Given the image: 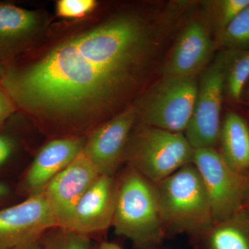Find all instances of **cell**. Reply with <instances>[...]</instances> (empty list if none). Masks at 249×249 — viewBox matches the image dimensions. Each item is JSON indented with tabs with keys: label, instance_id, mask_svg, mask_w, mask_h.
Returning a JSON list of instances; mask_svg holds the SVG:
<instances>
[{
	"label": "cell",
	"instance_id": "obj_1",
	"mask_svg": "<svg viewBox=\"0 0 249 249\" xmlns=\"http://www.w3.org/2000/svg\"><path fill=\"white\" fill-rule=\"evenodd\" d=\"M186 16L178 1L116 15L72 37L2 84L26 110L74 119L111 110L150 77Z\"/></svg>",
	"mask_w": 249,
	"mask_h": 249
},
{
	"label": "cell",
	"instance_id": "obj_2",
	"mask_svg": "<svg viewBox=\"0 0 249 249\" xmlns=\"http://www.w3.org/2000/svg\"><path fill=\"white\" fill-rule=\"evenodd\" d=\"M155 185L165 231L199 236L213 224L207 192L193 163Z\"/></svg>",
	"mask_w": 249,
	"mask_h": 249
},
{
	"label": "cell",
	"instance_id": "obj_3",
	"mask_svg": "<svg viewBox=\"0 0 249 249\" xmlns=\"http://www.w3.org/2000/svg\"><path fill=\"white\" fill-rule=\"evenodd\" d=\"M117 235L140 246L155 245L166 233L155 183L127 166L118 178L112 226Z\"/></svg>",
	"mask_w": 249,
	"mask_h": 249
},
{
	"label": "cell",
	"instance_id": "obj_4",
	"mask_svg": "<svg viewBox=\"0 0 249 249\" xmlns=\"http://www.w3.org/2000/svg\"><path fill=\"white\" fill-rule=\"evenodd\" d=\"M195 150L183 133L142 125L130 136L124 161L151 182H160L193 163Z\"/></svg>",
	"mask_w": 249,
	"mask_h": 249
},
{
	"label": "cell",
	"instance_id": "obj_5",
	"mask_svg": "<svg viewBox=\"0 0 249 249\" xmlns=\"http://www.w3.org/2000/svg\"><path fill=\"white\" fill-rule=\"evenodd\" d=\"M232 53L221 49L198 76L194 110L183 133L194 150L215 148L219 142L226 72Z\"/></svg>",
	"mask_w": 249,
	"mask_h": 249
},
{
	"label": "cell",
	"instance_id": "obj_6",
	"mask_svg": "<svg viewBox=\"0 0 249 249\" xmlns=\"http://www.w3.org/2000/svg\"><path fill=\"white\" fill-rule=\"evenodd\" d=\"M197 86L198 76H161L137 107L141 124L184 133L194 110Z\"/></svg>",
	"mask_w": 249,
	"mask_h": 249
},
{
	"label": "cell",
	"instance_id": "obj_7",
	"mask_svg": "<svg viewBox=\"0 0 249 249\" xmlns=\"http://www.w3.org/2000/svg\"><path fill=\"white\" fill-rule=\"evenodd\" d=\"M193 163L207 192L214 222L229 219L242 211L247 176L231 168L216 148L195 150Z\"/></svg>",
	"mask_w": 249,
	"mask_h": 249
},
{
	"label": "cell",
	"instance_id": "obj_8",
	"mask_svg": "<svg viewBox=\"0 0 249 249\" xmlns=\"http://www.w3.org/2000/svg\"><path fill=\"white\" fill-rule=\"evenodd\" d=\"M186 20L160 67L161 76H199L218 47L207 12Z\"/></svg>",
	"mask_w": 249,
	"mask_h": 249
},
{
	"label": "cell",
	"instance_id": "obj_9",
	"mask_svg": "<svg viewBox=\"0 0 249 249\" xmlns=\"http://www.w3.org/2000/svg\"><path fill=\"white\" fill-rule=\"evenodd\" d=\"M100 176L97 168L83 150L48 183L42 193L57 227L69 229L77 205Z\"/></svg>",
	"mask_w": 249,
	"mask_h": 249
},
{
	"label": "cell",
	"instance_id": "obj_10",
	"mask_svg": "<svg viewBox=\"0 0 249 249\" xmlns=\"http://www.w3.org/2000/svg\"><path fill=\"white\" fill-rule=\"evenodd\" d=\"M57 223L43 193L0 211V249H15L40 240Z\"/></svg>",
	"mask_w": 249,
	"mask_h": 249
},
{
	"label": "cell",
	"instance_id": "obj_11",
	"mask_svg": "<svg viewBox=\"0 0 249 249\" xmlns=\"http://www.w3.org/2000/svg\"><path fill=\"white\" fill-rule=\"evenodd\" d=\"M138 119L137 107L130 106L93 131L83 153L101 175H116L124 162V150Z\"/></svg>",
	"mask_w": 249,
	"mask_h": 249
},
{
	"label": "cell",
	"instance_id": "obj_12",
	"mask_svg": "<svg viewBox=\"0 0 249 249\" xmlns=\"http://www.w3.org/2000/svg\"><path fill=\"white\" fill-rule=\"evenodd\" d=\"M118 192L116 175H101L77 205L68 230L89 236L112 226Z\"/></svg>",
	"mask_w": 249,
	"mask_h": 249
},
{
	"label": "cell",
	"instance_id": "obj_13",
	"mask_svg": "<svg viewBox=\"0 0 249 249\" xmlns=\"http://www.w3.org/2000/svg\"><path fill=\"white\" fill-rule=\"evenodd\" d=\"M84 145L80 139L70 137L55 139L42 147L24 178L29 196L42 193L48 183L83 152Z\"/></svg>",
	"mask_w": 249,
	"mask_h": 249
},
{
	"label": "cell",
	"instance_id": "obj_14",
	"mask_svg": "<svg viewBox=\"0 0 249 249\" xmlns=\"http://www.w3.org/2000/svg\"><path fill=\"white\" fill-rule=\"evenodd\" d=\"M218 150L236 173H249V125L238 113L230 111L222 121Z\"/></svg>",
	"mask_w": 249,
	"mask_h": 249
},
{
	"label": "cell",
	"instance_id": "obj_15",
	"mask_svg": "<svg viewBox=\"0 0 249 249\" xmlns=\"http://www.w3.org/2000/svg\"><path fill=\"white\" fill-rule=\"evenodd\" d=\"M197 237L204 239L209 249H249V216L240 211L214 222Z\"/></svg>",
	"mask_w": 249,
	"mask_h": 249
},
{
	"label": "cell",
	"instance_id": "obj_16",
	"mask_svg": "<svg viewBox=\"0 0 249 249\" xmlns=\"http://www.w3.org/2000/svg\"><path fill=\"white\" fill-rule=\"evenodd\" d=\"M249 81V50H233L226 72L225 97L240 102Z\"/></svg>",
	"mask_w": 249,
	"mask_h": 249
},
{
	"label": "cell",
	"instance_id": "obj_17",
	"mask_svg": "<svg viewBox=\"0 0 249 249\" xmlns=\"http://www.w3.org/2000/svg\"><path fill=\"white\" fill-rule=\"evenodd\" d=\"M37 23L34 12L10 4L0 5V38L24 35Z\"/></svg>",
	"mask_w": 249,
	"mask_h": 249
},
{
	"label": "cell",
	"instance_id": "obj_18",
	"mask_svg": "<svg viewBox=\"0 0 249 249\" xmlns=\"http://www.w3.org/2000/svg\"><path fill=\"white\" fill-rule=\"evenodd\" d=\"M218 47L231 50H249V4L237 15L217 37Z\"/></svg>",
	"mask_w": 249,
	"mask_h": 249
},
{
	"label": "cell",
	"instance_id": "obj_19",
	"mask_svg": "<svg viewBox=\"0 0 249 249\" xmlns=\"http://www.w3.org/2000/svg\"><path fill=\"white\" fill-rule=\"evenodd\" d=\"M208 4L211 7L208 6L206 12L212 23L217 40L237 15L248 6L249 0H218L209 1Z\"/></svg>",
	"mask_w": 249,
	"mask_h": 249
},
{
	"label": "cell",
	"instance_id": "obj_20",
	"mask_svg": "<svg viewBox=\"0 0 249 249\" xmlns=\"http://www.w3.org/2000/svg\"><path fill=\"white\" fill-rule=\"evenodd\" d=\"M44 249H91L89 236L55 227L40 238Z\"/></svg>",
	"mask_w": 249,
	"mask_h": 249
},
{
	"label": "cell",
	"instance_id": "obj_21",
	"mask_svg": "<svg viewBox=\"0 0 249 249\" xmlns=\"http://www.w3.org/2000/svg\"><path fill=\"white\" fill-rule=\"evenodd\" d=\"M96 5L94 0H60L57 3L56 11L60 17L76 19L88 16Z\"/></svg>",
	"mask_w": 249,
	"mask_h": 249
},
{
	"label": "cell",
	"instance_id": "obj_22",
	"mask_svg": "<svg viewBox=\"0 0 249 249\" xmlns=\"http://www.w3.org/2000/svg\"><path fill=\"white\" fill-rule=\"evenodd\" d=\"M15 111L13 100L4 90L0 89V124Z\"/></svg>",
	"mask_w": 249,
	"mask_h": 249
},
{
	"label": "cell",
	"instance_id": "obj_23",
	"mask_svg": "<svg viewBox=\"0 0 249 249\" xmlns=\"http://www.w3.org/2000/svg\"><path fill=\"white\" fill-rule=\"evenodd\" d=\"M14 145L8 137L0 134V166L6 161L12 154Z\"/></svg>",
	"mask_w": 249,
	"mask_h": 249
},
{
	"label": "cell",
	"instance_id": "obj_24",
	"mask_svg": "<svg viewBox=\"0 0 249 249\" xmlns=\"http://www.w3.org/2000/svg\"><path fill=\"white\" fill-rule=\"evenodd\" d=\"M247 187H246L245 200L242 211L249 216V173L247 175Z\"/></svg>",
	"mask_w": 249,
	"mask_h": 249
},
{
	"label": "cell",
	"instance_id": "obj_25",
	"mask_svg": "<svg viewBox=\"0 0 249 249\" xmlns=\"http://www.w3.org/2000/svg\"><path fill=\"white\" fill-rule=\"evenodd\" d=\"M15 249H44L40 242V239L38 240L33 241L29 243L20 246Z\"/></svg>",
	"mask_w": 249,
	"mask_h": 249
},
{
	"label": "cell",
	"instance_id": "obj_26",
	"mask_svg": "<svg viewBox=\"0 0 249 249\" xmlns=\"http://www.w3.org/2000/svg\"><path fill=\"white\" fill-rule=\"evenodd\" d=\"M98 249H122L119 247V245H116L115 243L109 242H103L101 245H100Z\"/></svg>",
	"mask_w": 249,
	"mask_h": 249
},
{
	"label": "cell",
	"instance_id": "obj_27",
	"mask_svg": "<svg viewBox=\"0 0 249 249\" xmlns=\"http://www.w3.org/2000/svg\"><path fill=\"white\" fill-rule=\"evenodd\" d=\"M9 194V187L4 183H0V200L6 197Z\"/></svg>",
	"mask_w": 249,
	"mask_h": 249
},
{
	"label": "cell",
	"instance_id": "obj_28",
	"mask_svg": "<svg viewBox=\"0 0 249 249\" xmlns=\"http://www.w3.org/2000/svg\"><path fill=\"white\" fill-rule=\"evenodd\" d=\"M247 98H248V101H249V85L248 88H247Z\"/></svg>",
	"mask_w": 249,
	"mask_h": 249
},
{
	"label": "cell",
	"instance_id": "obj_29",
	"mask_svg": "<svg viewBox=\"0 0 249 249\" xmlns=\"http://www.w3.org/2000/svg\"><path fill=\"white\" fill-rule=\"evenodd\" d=\"M2 70H1V68H0V79H1V77H2Z\"/></svg>",
	"mask_w": 249,
	"mask_h": 249
}]
</instances>
